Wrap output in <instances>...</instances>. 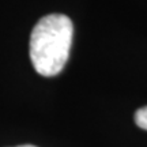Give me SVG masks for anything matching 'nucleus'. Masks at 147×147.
Returning a JSON list of instances; mask_svg holds the SVG:
<instances>
[{
	"mask_svg": "<svg viewBox=\"0 0 147 147\" xmlns=\"http://www.w3.org/2000/svg\"><path fill=\"white\" fill-rule=\"evenodd\" d=\"M72 33V22L63 14H51L38 21L30 36V60L40 75L61 72L69 56Z\"/></svg>",
	"mask_w": 147,
	"mask_h": 147,
	"instance_id": "f257e3e1",
	"label": "nucleus"
},
{
	"mask_svg": "<svg viewBox=\"0 0 147 147\" xmlns=\"http://www.w3.org/2000/svg\"><path fill=\"white\" fill-rule=\"evenodd\" d=\"M16 147H36V146H32V144H23V146H16Z\"/></svg>",
	"mask_w": 147,
	"mask_h": 147,
	"instance_id": "7ed1b4c3",
	"label": "nucleus"
},
{
	"mask_svg": "<svg viewBox=\"0 0 147 147\" xmlns=\"http://www.w3.org/2000/svg\"><path fill=\"white\" fill-rule=\"evenodd\" d=\"M135 123H136L138 127H140L142 129L147 131V106H143V108L136 110V113H135Z\"/></svg>",
	"mask_w": 147,
	"mask_h": 147,
	"instance_id": "f03ea898",
	"label": "nucleus"
}]
</instances>
